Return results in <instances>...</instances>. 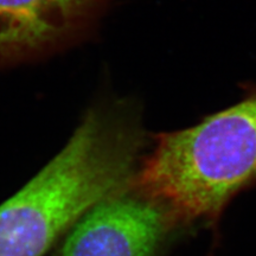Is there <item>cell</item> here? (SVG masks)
Wrapping results in <instances>:
<instances>
[{"label":"cell","instance_id":"obj_1","mask_svg":"<svg viewBox=\"0 0 256 256\" xmlns=\"http://www.w3.org/2000/svg\"><path fill=\"white\" fill-rule=\"evenodd\" d=\"M142 136L132 106H94L72 136L0 206V256H42L83 214L126 188Z\"/></svg>","mask_w":256,"mask_h":256},{"label":"cell","instance_id":"obj_2","mask_svg":"<svg viewBox=\"0 0 256 256\" xmlns=\"http://www.w3.org/2000/svg\"><path fill=\"white\" fill-rule=\"evenodd\" d=\"M256 176V92L196 126L156 136L132 186L168 217L208 218Z\"/></svg>","mask_w":256,"mask_h":256},{"label":"cell","instance_id":"obj_3","mask_svg":"<svg viewBox=\"0 0 256 256\" xmlns=\"http://www.w3.org/2000/svg\"><path fill=\"white\" fill-rule=\"evenodd\" d=\"M168 218L130 183L83 214L56 256H153Z\"/></svg>","mask_w":256,"mask_h":256},{"label":"cell","instance_id":"obj_4","mask_svg":"<svg viewBox=\"0 0 256 256\" xmlns=\"http://www.w3.org/2000/svg\"><path fill=\"white\" fill-rule=\"evenodd\" d=\"M107 0H0V68L46 55L86 34Z\"/></svg>","mask_w":256,"mask_h":256}]
</instances>
